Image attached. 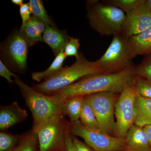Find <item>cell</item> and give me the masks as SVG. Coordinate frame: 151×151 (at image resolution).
<instances>
[{"label":"cell","mask_w":151,"mask_h":151,"mask_svg":"<svg viewBox=\"0 0 151 151\" xmlns=\"http://www.w3.org/2000/svg\"><path fill=\"white\" fill-rule=\"evenodd\" d=\"M135 68L130 64L116 73H100L84 76L73 84L48 94L60 101L73 96L104 92L121 93L127 86L134 84Z\"/></svg>","instance_id":"obj_1"},{"label":"cell","mask_w":151,"mask_h":151,"mask_svg":"<svg viewBox=\"0 0 151 151\" xmlns=\"http://www.w3.org/2000/svg\"><path fill=\"white\" fill-rule=\"evenodd\" d=\"M105 73L96 61H91L82 54L69 67L63 68L58 73L45 79L32 88L37 92L48 95L73 84L86 76Z\"/></svg>","instance_id":"obj_2"},{"label":"cell","mask_w":151,"mask_h":151,"mask_svg":"<svg viewBox=\"0 0 151 151\" xmlns=\"http://www.w3.org/2000/svg\"><path fill=\"white\" fill-rule=\"evenodd\" d=\"M70 122L61 113L52 115L40 124L33 125L39 151H67L66 141L70 133Z\"/></svg>","instance_id":"obj_3"},{"label":"cell","mask_w":151,"mask_h":151,"mask_svg":"<svg viewBox=\"0 0 151 151\" xmlns=\"http://www.w3.org/2000/svg\"><path fill=\"white\" fill-rule=\"evenodd\" d=\"M14 78L26 105L32 114L33 125L40 124L53 114L61 113L65 115L63 101L37 92L26 84L17 76Z\"/></svg>","instance_id":"obj_4"},{"label":"cell","mask_w":151,"mask_h":151,"mask_svg":"<svg viewBox=\"0 0 151 151\" xmlns=\"http://www.w3.org/2000/svg\"><path fill=\"white\" fill-rule=\"evenodd\" d=\"M87 18L91 27L104 36L122 33L126 15L122 10L111 5L89 1Z\"/></svg>","instance_id":"obj_5"},{"label":"cell","mask_w":151,"mask_h":151,"mask_svg":"<svg viewBox=\"0 0 151 151\" xmlns=\"http://www.w3.org/2000/svg\"><path fill=\"white\" fill-rule=\"evenodd\" d=\"M132 58L128 38L120 33L113 35L105 53L96 62L104 73H116L127 68Z\"/></svg>","instance_id":"obj_6"},{"label":"cell","mask_w":151,"mask_h":151,"mask_svg":"<svg viewBox=\"0 0 151 151\" xmlns=\"http://www.w3.org/2000/svg\"><path fill=\"white\" fill-rule=\"evenodd\" d=\"M70 129L72 135L82 138L94 151H124L125 149V138L116 137L105 132L89 129L80 120L70 122Z\"/></svg>","instance_id":"obj_7"},{"label":"cell","mask_w":151,"mask_h":151,"mask_svg":"<svg viewBox=\"0 0 151 151\" xmlns=\"http://www.w3.org/2000/svg\"><path fill=\"white\" fill-rule=\"evenodd\" d=\"M120 94L116 92H104L84 96L103 131L111 136H113L116 125L115 107Z\"/></svg>","instance_id":"obj_8"},{"label":"cell","mask_w":151,"mask_h":151,"mask_svg":"<svg viewBox=\"0 0 151 151\" xmlns=\"http://www.w3.org/2000/svg\"><path fill=\"white\" fill-rule=\"evenodd\" d=\"M137 96L134 84L127 86L120 93L115 107L116 122L113 137L126 138L127 132L134 125V106Z\"/></svg>","instance_id":"obj_9"},{"label":"cell","mask_w":151,"mask_h":151,"mask_svg":"<svg viewBox=\"0 0 151 151\" xmlns=\"http://www.w3.org/2000/svg\"><path fill=\"white\" fill-rule=\"evenodd\" d=\"M28 44L19 31L10 36L4 49V54L12 66L19 71H24L27 65Z\"/></svg>","instance_id":"obj_10"},{"label":"cell","mask_w":151,"mask_h":151,"mask_svg":"<svg viewBox=\"0 0 151 151\" xmlns=\"http://www.w3.org/2000/svg\"><path fill=\"white\" fill-rule=\"evenodd\" d=\"M146 2L127 13L122 34L127 38L151 27V13Z\"/></svg>","instance_id":"obj_11"},{"label":"cell","mask_w":151,"mask_h":151,"mask_svg":"<svg viewBox=\"0 0 151 151\" xmlns=\"http://www.w3.org/2000/svg\"><path fill=\"white\" fill-rule=\"evenodd\" d=\"M26 110L21 108L16 101L9 105H1L0 108V129L7 130L24 122L27 117Z\"/></svg>","instance_id":"obj_12"},{"label":"cell","mask_w":151,"mask_h":151,"mask_svg":"<svg viewBox=\"0 0 151 151\" xmlns=\"http://www.w3.org/2000/svg\"><path fill=\"white\" fill-rule=\"evenodd\" d=\"M124 151H150L151 147L144 127L134 125L127 132Z\"/></svg>","instance_id":"obj_13"},{"label":"cell","mask_w":151,"mask_h":151,"mask_svg":"<svg viewBox=\"0 0 151 151\" xmlns=\"http://www.w3.org/2000/svg\"><path fill=\"white\" fill-rule=\"evenodd\" d=\"M66 32L57 27L46 26L42 35V40L51 48L55 56L64 51L65 45L70 39Z\"/></svg>","instance_id":"obj_14"},{"label":"cell","mask_w":151,"mask_h":151,"mask_svg":"<svg viewBox=\"0 0 151 151\" xmlns=\"http://www.w3.org/2000/svg\"><path fill=\"white\" fill-rule=\"evenodd\" d=\"M128 44L132 58L139 55L151 53V27L128 38Z\"/></svg>","instance_id":"obj_15"},{"label":"cell","mask_w":151,"mask_h":151,"mask_svg":"<svg viewBox=\"0 0 151 151\" xmlns=\"http://www.w3.org/2000/svg\"><path fill=\"white\" fill-rule=\"evenodd\" d=\"M134 110V125L143 127L151 125V99L137 95Z\"/></svg>","instance_id":"obj_16"},{"label":"cell","mask_w":151,"mask_h":151,"mask_svg":"<svg viewBox=\"0 0 151 151\" xmlns=\"http://www.w3.org/2000/svg\"><path fill=\"white\" fill-rule=\"evenodd\" d=\"M84 101V96L81 95L73 96L63 100L64 114L68 116L70 122L80 119Z\"/></svg>","instance_id":"obj_17"},{"label":"cell","mask_w":151,"mask_h":151,"mask_svg":"<svg viewBox=\"0 0 151 151\" xmlns=\"http://www.w3.org/2000/svg\"><path fill=\"white\" fill-rule=\"evenodd\" d=\"M66 58L64 51L60 52L55 56L51 65L46 70L41 72L33 73L32 74L33 80L39 82L42 79L45 80L58 73L63 68V65Z\"/></svg>","instance_id":"obj_18"},{"label":"cell","mask_w":151,"mask_h":151,"mask_svg":"<svg viewBox=\"0 0 151 151\" xmlns=\"http://www.w3.org/2000/svg\"><path fill=\"white\" fill-rule=\"evenodd\" d=\"M84 105L80 116V121L89 129L103 132L94 111L89 103L84 99Z\"/></svg>","instance_id":"obj_19"},{"label":"cell","mask_w":151,"mask_h":151,"mask_svg":"<svg viewBox=\"0 0 151 151\" xmlns=\"http://www.w3.org/2000/svg\"><path fill=\"white\" fill-rule=\"evenodd\" d=\"M17 151H39L37 136L32 129L21 134Z\"/></svg>","instance_id":"obj_20"},{"label":"cell","mask_w":151,"mask_h":151,"mask_svg":"<svg viewBox=\"0 0 151 151\" xmlns=\"http://www.w3.org/2000/svg\"><path fill=\"white\" fill-rule=\"evenodd\" d=\"M30 6L33 15L41 21L46 26L56 27L51 18L47 12L43 3L40 0H30Z\"/></svg>","instance_id":"obj_21"},{"label":"cell","mask_w":151,"mask_h":151,"mask_svg":"<svg viewBox=\"0 0 151 151\" xmlns=\"http://www.w3.org/2000/svg\"><path fill=\"white\" fill-rule=\"evenodd\" d=\"M19 31L27 42L29 46H32L39 42H43L42 35L33 24L30 20L24 26L21 27Z\"/></svg>","instance_id":"obj_22"},{"label":"cell","mask_w":151,"mask_h":151,"mask_svg":"<svg viewBox=\"0 0 151 151\" xmlns=\"http://www.w3.org/2000/svg\"><path fill=\"white\" fill-rule=\"evenodd\" d=\"M21 135L12 134L7 131L0 132V151H11L18 145Z\"/></svg>","instance_id":"obj_23"},{"label":"cell","mask_w":151,"mask_h":151,"mask_svg":"<svg viewBox=\"0 0 151 151\" xmlns=\"http://www.w3.org/2000/svg\"><path fill=\"white\" fill-rule=\"evenodd\" d=\"M146 0H111L109 5L122 10L126 13L131 12L145 2Z\"/></svg>","instance_id":"obj_24"},{"label":"cell","mask_w":151,"mask_h":151,"mask_svg":"<svg viewBox=\"0 0 151 151\" xmlns=\"http://www.w3.org/2000/svg\"><path fill=\"white\" fill-rule=\"evenodd\" d=\"M134 87L138 96L151 99V83L147 79L137 76Z\"/></svg>","instance_id":"obj_25"},{"label":"cell","mask_w":151,"mask_h":151,"mask_svg":"<svg viewBox=\"0 0 151 151\" xmlns=\"http://www.w3.org/2000/svg\"><path fill=\"white\" fill-rule=\"evenodd\" d=\"M136 75L147 80L151 79V53L147 54L139 65L135 68Z\"/></svg>","instance_id":"obj_26"},{"label":"cell","mask_w":151,"mask_h":151,"mask_svg":"<svg viewBox=\"0 0 151 151\" xmlns=\"http://www.w3.org/2000/svg\"><path fill=\"white\" fill-rule=\"evenodd\" d=\"M79 47V39L70 37L64 49V53L65 56H74L77 58L80 55L78 53Z\"/></svg>","instance_id":"obj_27"},{"label":"cell","mask_w":151,"mask_h":151,"mask_svg":"<svg viewBox=\"0 0 151 151\" xmlns=\"http://www.w3.org/2000/svg\"><path fill=\"white\" fill-rule=\"evenodd\" d=\"M19 12L22 20L21 27H23L29 20L32 17L31 15L32 14V12L29 3L22 5L20 6Z\"/></svg>","instance_id":"obj_28"},{"label":"cell","mask_w":151,"mask_h":151,"mask_svg":"<svg viewBox=\"0 0 151 151\" xmlns=\"http://www.w3.org/2000/svg\"><path fill=\"white\" fill-rule=\"evenodd\" d=\"M0 75L1 77L5 78L9 83H13L14 81L12 77H16L17 75L14 74L9 70L4 63L1 60H0Z\"/></svg>","instance_id":"obj_29"},{"label":"cell","mask_w":151,"mask_h":151,"mask_svg":"<svg viewBox=\"0 0 151 151\" xmlns=\"http://www.w3.org/2000/svg\"><path fill=\"white\" fill-rule=\"evenodd\" d=\"M72 139L73 145L77 151H94L85 142L80 140L76 136L72 134Z\"/></svg>","instance_id":"obj_30"},{"label":"cell","mask_w":151,"mask_h":151,"mask_svg":"<svg viewBox=\"0 0 151 151\" xmlns=\"http://www.w3.org/2000/svg\"><path fill=\"white\" fill-rule=\"evenodd\" d=\"M66 145H67V151H77L73 145V141H72V134L71 133H70L68 136Z\"/></svg>","instance_id":"obj_31"},{"label":"cell","mask_w":151,"mask_h":151,"mask_svg":"<svg viewBox=\"0 0 151 151\" xmlns=\"http://www.w3.org/2000/svg\"><path fill=\"white\" fill-rule=\"evenodd\" d=\"M144 129L147 136L149 143L151 147V125H147L144 127Z\"/></svg>","instance_id":"obj_32"},{"label":"cell","mask_w":151,"mask_h":151,"mask_svg":"<svg viewBox=\"0 0 151 151\" xmlns=\"http://www.w3.org/2000/svg\"><path fill=\"white\" fill-rule=\"evenodd\" d=\"M12 2L14 4L20 6L24 4L23 0H12Z\"/></svg>","instance_id":"obj_33"},{"label":"cell","mask_w":151,"mask_h":151,"mask_svg":"<svg viewBox=\"0 0 151 151\" xmlns=\"http://www.w3.org/2000/svg\"><path fill=\"white\" fill-rule=\"evenodd\" d=\"M146 5L151 13V0H146Z\"/></svg>","instance_id":"obj_34"},{"label":"cell","mask_w":151,"mask_h":151,"mask_svg":"<svg viewBox=\"0 0 151 151\" xmlns=\"http://www.w3.org/2000/svg\"><path fill=\"white\" fill-rule=\"evenodd\" d=\"M11 151H17V147L12 150Z\"/></svg>","instance_id":"obj_35"},{"label":"cell","mask_w":151,"mask_h":151,"mask_svg":"<svg viewBox=\"0 0 151 151\" xmlns=\"http://www.w3.org/2000/svg\"><path fill=\"white\" fill-rule=\"evenodd\" d=\"M151 83V79H150V80H148Z\"/></svg>","instance_id":"obj_36"},{"label":"cell","mask_w":151,"mask_h":151,"mask_svg":"<svg viewBox=\"0 0 151 151\" xmlns=\"http://www.w3.org/2000/svg\"><path fill=\"white\" fill-rule=\"evenodd\" d=\"M150 151H151V149Z\"/></svg>","instance_id":"obj_37"}]
</instances>
